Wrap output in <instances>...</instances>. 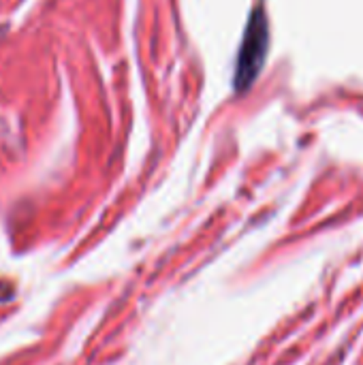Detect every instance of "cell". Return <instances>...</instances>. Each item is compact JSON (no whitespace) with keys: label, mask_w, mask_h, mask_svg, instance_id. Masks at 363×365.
<instances>
[{"label":"cell","mask_w":363,"mask_h":365,"mask_svg":"<svg viewBox=\"0 0 363 365\" xmlns=\"http://www.w3.org/2000/svg\"><path fill=\"white\" fill-rule=\"evenodd\" d=\"M267 47H270V24H267L263 0H259L250 13L246 32L240 45V53L235 62V77H233L235 92H246L255 83L267 58Z\"/></svg>","instance_id":"cell-1"}]
</instances>
